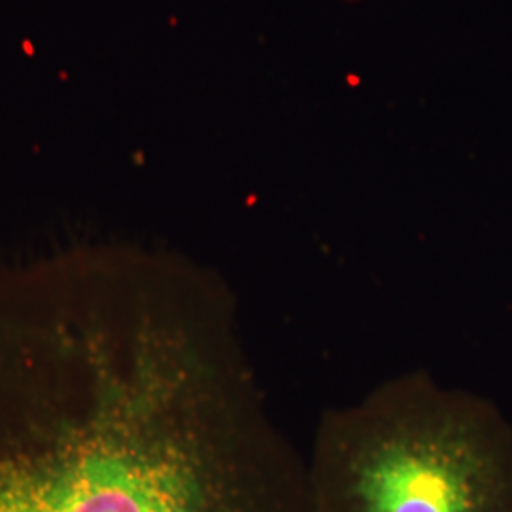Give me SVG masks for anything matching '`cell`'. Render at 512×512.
Masks as SVG:
<instances>
[{
  "label": "cell",
  "mask_w": 512,
  "mask_h": 512,
  "mask_svg": "<svg viewBox=\"0 0 512 512\" xmlns=\"http://www.w3.org/2000/svg\"><path fill=\"white\" fill-rule=\"evenodd\" d=\"M0 512H310L219 275L120 243L0 272Z\"/></svg>",
  "instance_id": "obj_1"
},
{
  "label": "cell",
  "mask_w": 512,
  "mask_h": 512,
  "mask_svg": "<svg viewBox=\"0 0 512 512\" xmlns=\"http://www.w3.org/2000/svg\"><path fill=\"white\" fill-rule=\"evenodd\" d=\"M306 473L310 512H512V425L406 372L323 414Z\"/></svg>",
  "instance_id": "obj_2"
}]
</instances>
